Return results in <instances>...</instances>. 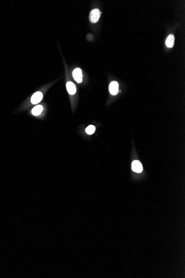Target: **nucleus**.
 <instances>
[{"mask_svg":"<svg viewBox=\"0 0 185 278\" xmlns=\"http://www.w3.org/2000/svg\"><path fill=\"white\" fill-rule=\"evenodd\" d=\"M100 15L101 12L99 9H94L90 13L89 20L92 23H96L99 21Z\"/></svg>","mask_w":185,"mask_h":278,"instance_id":"f257e3e1","label":"nucleus"},{"mask_svg":"<svg viewBox=\"0 0 185 278\" xmlns=\"http://www.w3.org/2000/svg\"><path fill=\"white\" fill-rule=\"evenodd\" d=\"M132 169L136 173H141L143 170V167L141 162L139 160H134L132 163Z\"/></svg>","mask_w":185,"mask_h":278,"instance_id":"f03ea898","label":"nucleus"},{"mask_svg":"<svg viewBox=\"0 0 185 278\" xmlns=\"http://www.w3.org/2000/svg\"><path fill=\"white\" fill-rule=\"evenodd\" d=\"M109 89L112 95H116L119 92V83L116 81L112 82L109 85Z\"/></svg>","mask_w":185,"mask_h":278,"instance_id":"7ed1b4c3","label":"nucleus"},{"mask_svg":"<svg viewBox=\"0 0 185 278\" xmlns=\"http://www.w3.org/2000/svg\"><path fill=\"white\" fill-rule=\"evenodd\" d=\"M73 76L78 83H81L83 80L82 72L80 68H75L73 72Z\"/></svg>","mask_w":185,"mask_h":278,"instance_id":"20e7f679","label":"nucleus"},{"mask_svg":"<svg viewBox=\"0 0 185 278\" xmlns=\"http://www.w3.org/2000/svg\"><path fill=\"white\" fill-rule=\"evenodd\" d=\"M43 98V94L40 92H37L33 94L31 98V102L33 104L38 103Z\"/></svg>","mask_w":185,"mask_h":278,"instance_id":"39448f33","label":"nucleus"},{"mask_svg":"<svg viewBox=\"0 0 185 278\" xmlns=\"http://www.w3.org/2000/svg\"><path fill=\"white\" fill-rule=\"evenodd\" d=\"M66 87H67V89L68 93L70 95H73L76 93L77 88L75 87V85L72 82H68L67 83Z\"/></svg>","mask_w":185,"mask_h":278,"instance_id":"423d86ee","label":"nucleus"},{"mask_svg":"<svg viewBox=\"0 0 185 278\" xmlns=\"http://www.w3.org/2000/svg\"><path fill=\"white\" fill-rule=\"evenodd\" d=\"M175 37L172 34H170L166 40V45L168 47L172 48L174 45Z\"/></svg>","mask_w":185,"mask_h":278,"instance_id":"0eeeda50","label":"nucleus"},{"mask_svg":"<svg viewBox=\"0 0 185 278\" xmlns=\"http://www.w3.org/2000/svg\"><path fill=\"white\" fill-rule=\"evenodd\" d=\"M43 107L41 105H38L36 107H34L32 110V113L33 115L34 116H39L40 114V113H42V112L43 111Z\"/></svg>","mask_w":185,"mask_h":278,"instance_id":"6e6552de","label":"nucleus"},{"mask_svg":"<svg viewBox=\"0 0 185 278\" xmlns=\"http://www.w3.org/2000/svg\"><path fill=\"white\" fill-rule=\"evenodd\" d=\"M95 131H96V127H95V126H94L93 125L89 126L86 129H85L86 133L89 135H93L95 132Z\"/></svg>","mask_w":185,"mask_h":278,"instance_id":"1a4fd4ad","label":"nucleus"}]
</instances>
